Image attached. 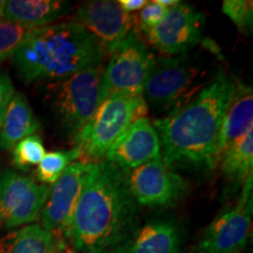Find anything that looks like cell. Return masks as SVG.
Segmentation results:
<instances>
[{"label":"cell","mask_w":253,"mask_h":253,"mask_svg":"<svg viewBox=\"0 0 253 253\" xmlns=\"http://www.w3.org/2000/svg\"><path fill=\"white\" fill-rule=\"evenodd\" d=\"M140 227V205L126 171L106 160L94 162L73 212L67 245L79 253H126Z\"/></svg>","instance_id":"obj_1"},{"label":"cell","mask_w":253,"mask_h":253,"mask_svg":"<svg viewBox=\"0 0 253 253\" xmlns=\"http://www.w3.org/2000/svg\"><path fill=\"white\" fill-rule=\"evenodd\" d=\"M238 82L220 69L207 86L182 106L154 120L161 160L168 167L213 168L219 163L218 144L224 116Z\"/></svg>","instance_id":"obj_2"},{"label":"cell","mask_w":253,"mask_h":253,"mask_svg":"<svg viewBox=\"0 0 253 253\" xmlns=\"http://www.w3.org/2000/svg\"><path fill=\"white\" fill-rule=\"evenodd\" d=\"M106 56L99 41L73 20L33 28L12 62L26 84H49L101 65Z\"/></svg>","instance_id":"obj_3"},{"label":"cell","mask_w":253,"mask_h":253,"mask_svg":"<svg viewBox=\"0 0 253 253\" xmlns=\"http://www.w3.org/2000/svg\"><path fill=\"white\" fill-rule=\"evenodd\" d=\"M147 113L148 106L142 95H109L74 136L75 147L88 161L103 160L123 131L137 119L147 116Z\"/></svg>","instance_id":"obj_4"},{"label":"cell","mask_w":253,"mask_h":253,"mask_svg":"<svg viewBox=\"0 0 253 253\" xmlns=\"http://www.w3.org/2000/svg\"><path fill=\"white\" fill-rule=\"evenodd\" d=\"M103 71L101 63L48 84L53 113L62 130L72 138L89 121L104 100Z\"/></svg>","instance_id":"obj_5"},{"label":"cell","mask_w":253,"mask_h":253,"mask_svg":"<svg viewBox=\"0 0 253 253\" xmlns=\"http://www.w3.org/2000/svg\"><path fill=\"white\" fill-rule=\"evenodd\" d=\"M201 69L188 54L155 56L142 96L147 106L171 113L188 103L203 88Z\"/></svg>","instance_id":"obj_6"},{"label":"cell","mask_w":253,"mask_h":253,"mask_svg":"<svg viewBox=\"0 0 253 253\" xmlns=\"http://www.w3.org/2000/svg\"><path fill=\"white\" fill-rule=\"evenodd\" d=\"M252 226V175L242 186L239 201L223 210L203 230L189 253H242Z\"/></svg>","instance_id":"obj_7"},{"label":"cell","mask_w":253,"mask_h":253,"mask_svg":"<svg viewBox=\"0 0 253 253\" xmlns=\"http://www.w3.org/2000/svg\"><path fill=\"white\" fill-rule=\"evenodd\" d=\"M155 55L137 31H132L109 55L102 79L103 97L112 94L142 95Z\"/></svg>","instance_id":"obj_8"},{"label":"cell","mask_w":253,"mask_h":253,"mask_svg":"<svg viewBox=\"0 0 253 253\" xmlns=\"http://www.w3.org/2000/svg\"><path fill=\"white\" fill-rule=\"evenodd\" d=\"M50 186L12 169L0 171V229L12 231L34 224L48 198Z\"/></svg>","instance_id":"obj_9"},{"label":"cell","mask_w":253,"mask_h":253,"mask_svg":"<svg viewBox=\"0 0 253 253\" xmlns=\"http://www.w3.org/2000/svg\"><path fill=\"white\" fill-rule=\"evenodd\" d=\"M126 176L131 194L140 207H173L189 194L188 181L161 157L126 171Z\"/></svg>","instance_id":"obj_10"},{"label":"cell","mask_w":253,"mask_h":253,"mask_svg":"<svg viewBox=\"0 0 253 253\" xmlns=\"http://www.w3.org/2000/svg\"><path fill=\"white\" fill-rule=\"evenodd\" d=\"M205 17L192 6L178 4L168 8L161 23L147 32L148 42L163 56L188 54L201 42Z\"/></svg>","instance_id":"obj_11"},{"label":"cell","mask_w":253,"mask_h":253,"mask_svg":"<svg viewBox=\"0 0 253 253\" xmlns=\"http://www.w3.org/2000/svg\"><path fill=\"white\" fill-rule=\"evenodd\" d=\"M93 163L84 158L68 166L58 181L50 185L48 198L41 210L40 225L65 243L75 205Z\"/></svg>","instance_id":"obj_12"},{"label":"cell","mask_w":253,"mask_h":253,"mask_svg":"<svg viewBox=\"0 0 253 253\" xmlns=\"http://www.w3.org/2000/svg\"><path fill=\"white\" fill-rule=\"evenodd\" d=\"M74 21L86 28L109 56L136 30L137 18L122 9L118 1L90 0L78 6Z\"/></svg>","instance_id":"obj_13"},{"label":"cell","mask_w":253,"mask_h":253,"mask_svg":"<svg viewBox=\"0 0 253 253\" xmlns=\"http://www.w3.org/2000/svg\"><path fill=\"white\" fill-rule=\"evenodd\" d=\"M161 157V144L153 122L147 116L131 123L114 142L103 160L130 171Z\"/></svg>","instance_id":"obj_14"},{"label":"cell","mask_w":253,"mask_h":253,"mask_svg":"<svg viewBox=\"0 0 253 253\" xmlns=\"http://www.w3.org/2000/svg\"><path fill=\"white\" fill-rule=\"evenodd\" d=\"M184 230L178 221L158 219L141 226L126 253H182Z\"/></svg>","instance_id":"obj_15"},{"label":"cell","mask_w":253,"mask_h":253,"mask_svg":"<svg viewBox=\"0 0 253 253\" xmlns=\"http://www.w3.org/2000/svg\"><path fill=\"white\" fill-rule=\"evenodd\" d=\"M253 94L252 88L239 84L231 100L221 123L218 157L239 138L253 130Z\"/></svg>","instance_id":"obj_16"},{"label":"cell","mask_w":253,"mask_h":253,"mask_svg":"<svg viewBox=\"0 0 253 253\" xmlns=\"http://www.w3.org/2000/svg\"><path fill=\"white\" fill-rule=\"evenodd\" d=\"M69 246L40 224L9 231L0 238V253H69Z\"/></svg>","instance_id":"obj_17"},{"label":"cell","mask_w":253,"mask_h":253,"mask_svg":"<svg viewBox=\"0 0 253 253\" xmlns=\"http://www.w3.org/2000/svg\"><path fill=\"white\" fill-rule=\"evenodd\" d=\"M72 5L62 0H9L6 1V20L30 28L54 24L69 13Z\"/></svg>","instance_id":"obj_18"},{"label":"cell","mask_w":253,"mask_h":253,"mask_svg":"<svg viewBox=\"0 0 253 253\" xmlns=\"http://www.w3.org/2000/svg\"><path fill=\"white\" fill-rule=\"evenodd\" d=\"M39 126L40 123L25 95L14 93L0 128V148L13 150L21 140L34 135Z\"/></svg>","instance_id":"obj_19"},{"label":"cell","mask_w":253,"mask_h":253,"mask_svg":"<svg viewBox=\"0 0 253 253\" xmlns=\"http://www.w3.org/2000/svg\"><path fill=\"white\" fill-rule=\"evenodd\" d=\"M220 170L231 191L242 189L252 175L253 168V130L239 138L221 155Z\"/></svg>","instance_id":"obj_20"},{"label":"cell","mask_w":253,"mask_h":253,"mask_svg":"<svg viewBox=\"0 0 253 253\" xmlns=\"http://www.w3.org/2000/svg\"><path fill=\"white\" fill-rule=\"evenodd\" d=\"M82 153L78 147L68 150H59L46 153L37 166L36 177L41 184L53 185L65 172L68 166L75 161L81 160Z\"/></svg>","instance_id":"obj_21"},{"label":"cell","mask_w":253,"mask_h":253,"mask_svg":"<svg viewBox=\"0 0 253 253\" xmlns=\"http://www.w3.org/2000/svg\"><path fill=\"white\" fill-rule=\"evenodd\" d=\"M33 28L0 19V60L12 59Z\"/></svg>","instance_id":"obj_22"},{"label":"cell","mask_w":253,"mask_h":253,"mask_svg":"<svg viewBox=\"0 0 253 253\" xmlns=\"http://www.w3.org/2000/svg\"><path fill=\"white\" fill-rule=\"evenodd\" d=\"M46 155L45 145L38 135H32L21 140L13 149V162L20 170H28L38 166Z\"/></svg>","instance_id":"obj_23"},{"label":"cell","mask_w":253,"mask_h":253,"mask_svg":"<svg viewBox=\"0 0 253 253\" xmlns=\"http://www.w3.org/2000/svg\"><path fill=\"white\" fill-rule=\"evenodd\" d=\"M253 2L251 0H224L223 13L230 18L238 31L251 34L253 27Z\"/></svg>","instance_id":"obj_24"},{"label":"cell","mask_w":253,"mask_h":253,"mask_svg":"<svg viewBox=\"0 0 253 253\" xmlns=\"http://www.w3.org/2000/svg\"><path fill=\"white\" fill-rule=\"evenodd\" d=\"M167 11L168 8L158 5L156 1H148V4L141 9L140 15L137 18L141 30L144 33L153 30L155 26H157L161 23V20L164 18Z\"/></svg>","instance_id":"obj_25"},{"label":"cell","mask_w":253,"mask_h":253,"mask_svg":"<svg viewBox=\"0 0 253 253\" xmlns=\"http://www.w3.org/2000/svg\"><path fill=\"white\" fill-rule=\"evenodd\" d=\"M14 93V87L7 75L0 73V128H1L6 109H7L9 101L12 100Z\"/></svg>","instance_id":"obj_26"},{"label":"cell","mask_w":253,"mask_h":253,"mask_svg":"<svg viewBox=\"0 0 253 253\" xmlns=\"http://www.w3.org/2000/svg\"><path fill=\"white\" fill-rule=\"evenodd\" d=\"M118 2L122 9L131 14L136 11H140L148 4L147 0H119Z\"/></svg>","instance_id":"obj_27"},{"label":"cell","mask_w":253,"mask_h":253,"mask_svg":"<svg viewBox=\"0 0 253 253\" xmlns=\"http://www.w3.org/2000/svg\"><path fill=\"white\" fill-rule=\"evenodd\" d=\"M155 1H156L158 5L163 6V7H166V8L175 7V6L181 4L182 2V1H179V0H155Z\"/></svg>","instance_id":"obj_28"},{"label":"cell","mask_w":253,"mask_h":253,"mask_svg":"<svg viewBox=\"0 0 253 253\" xmlns=\"http://www.w3.org/2000/svg\"><path fill=\"white\" fill-rule=\"evenodd\" d=\"M5 7H6V1L5 0H0V19H4Z\"/></svg>","instance_id":"obj_29"}]
</instances>
